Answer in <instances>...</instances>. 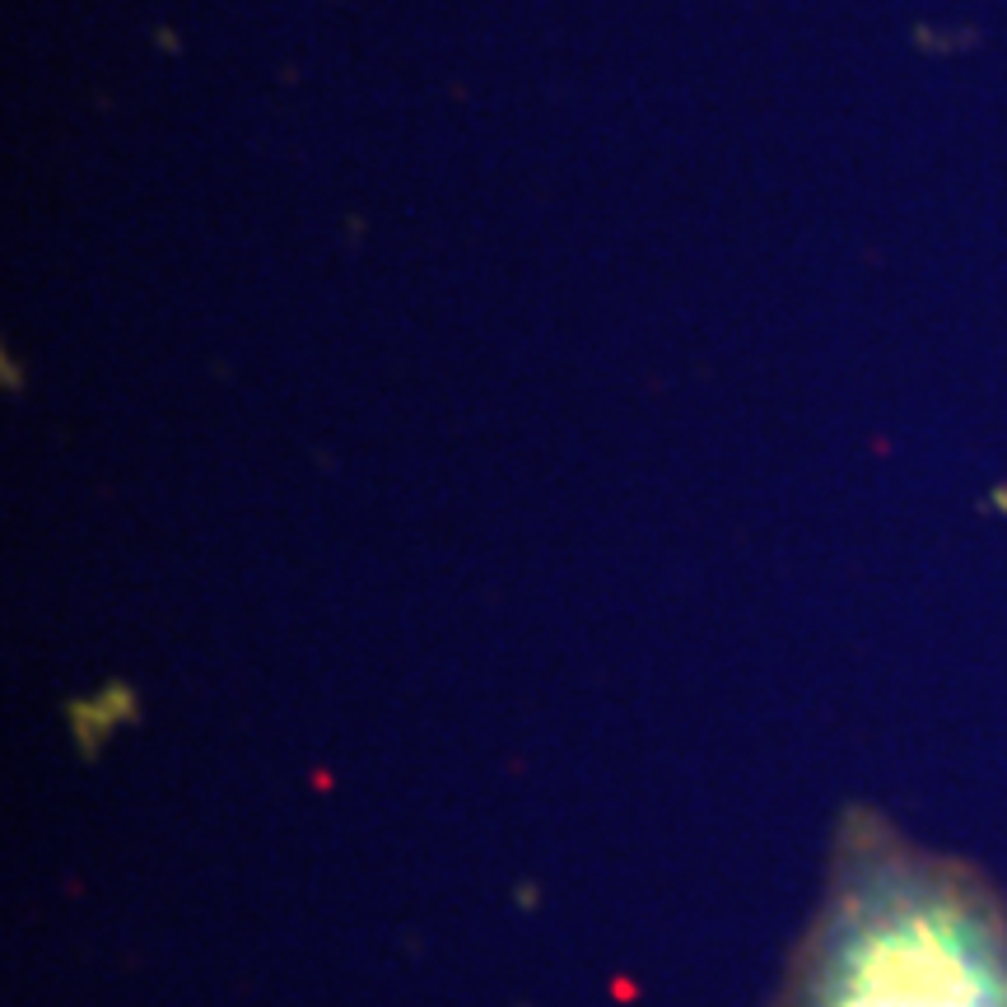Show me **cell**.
I'll return each instance as SVG.
<instances>
[{"label":"cell","mask_w":1007,"mask_h":1007,"mask_svg":"<svg viewBox=\"0 0 1007 1007\" xmlns=\"http://www.w3.org/2000/svg\"><path fill=\"white\" fill-rule=\"evenodd\" d=\"M159 47H168V51H178V38H173L168 28H159Z\"/></svg>","instance_id":"obj_2"},{"label":"cell","mask_w":1007,"mask_h":1007,"mask_svg":"<svg viewBox=\"0 0 1007 1007\" xmlns=\"http://www.w3.org/2000/svg\"><path fill=\"white\" fill-rule=\"evenodd\" d=\"M770 1007H1007V887L844 807Z\"/></svg>","instance_id":"obj_1"}]
</instances>
